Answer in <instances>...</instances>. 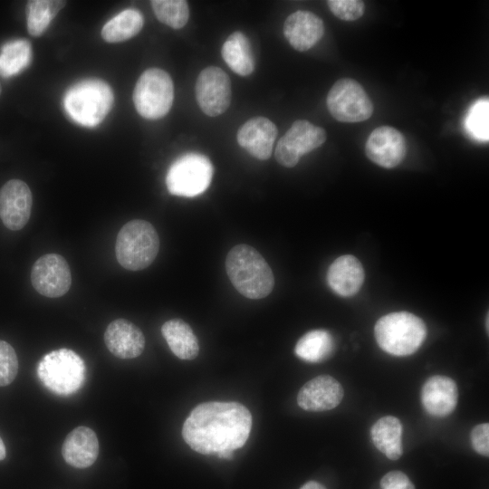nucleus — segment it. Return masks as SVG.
Returning <instances> with one entry per match:
<instances>
[{"instance_id": "nucleus-22", "label": "nucleus", "mask_w": 489, "mask_h": 489, "mask_svg": "<svg viewBox=\"0 0 489 489\" xmlns=\"http://www.w3.org/2000/svg\"><path fill=\"white\" fill-rule=\"evenodd\" d=\"M162 335L171 351L179 359L191 360L197 357L199 344L191 327L181 319H171L163 323Z\"/></svg>"}, {"instance_id": "nucleus-26", "label": "nucleus", "mask_w": 489, "mask_h": 489, "mask_svg": "<svg viewBox=\"0 0 489 489\" xmlns=\"http://www.w3.org/2000/svg\"><path fill=\"white\" fill-rule=\"evenodd\" d=\"M143 24V15L139 10L126 9L104 24L101 37L108 43L123 42L138 34Z\"/></svg>"}, {"instance_id": "nucleus-12", "label": "nucleus", "mask_w": 489, "mask_h": 489, "mask_svg": "<svg viewBox=\"0 0 489 489\" xmlns=\"http://www.w3.org/2000/svg\"><path fill=\"white\" fill-rule=\"evenodd\" d=\"M195 91L198 106L207 116H218L229 107L231 82L219 67L204 69L197 79Z\"/></svg>"}, {"instance_id": "nucleus-37", "label": "nucleus", "mask_w": 489, "mask_h": 489, "mask_svg": "<svg viewBox=\"0 0 489 489\" xmlns=\"http://www.w3.org/2000/svg\"><path fill=\"white\" fill-rule=\"evenodd\" d=\"M5 446L2 438L0 437V461L5 459Z\"/></svg>"}, {"instance_id": "nucleus-23", "label": "nucleus", "mask_w": 489, "mask_h": 489, "mask_svg": "<svg viewBox=\"0 0 489 489\" xmlns=\"http://www.w3.org/2000/svg\"><path fill=\"white\" fill-rule=\"evenodd\" d=\"M402 424L393 416L377 420L370 429V436L376 448L390 460H398L403 454L401 442Z\"/></svg>"}, {"instance_id": "nucleus-6", "label": "nucleus", "mask_w": 489, "mask_h": 489, "mask_svg": "<svg viewBox=\"0 0 489 489\" xmlns=\"http://www.w3.org/2000/svg\"><path fill=\"white\" fill-rule=\"evenodd\" d=\"M85 374L83 360L65 348L45 354L37 366L41 382L57 395L68 396L78 391L84 383Z\"/></svg>"}, {"instance_id": "nucleus-31", "label": "nucleus", "mask_w": 489, "mask_h": 489, "mask_svg": "<svg viewBox=\"0 0 489 489\" xmlns=\"http://www.w3.org/2000/svg\"><path fill=\"white\" fill-rule=\"evenodd\" d=\"M18 372V359L14 348L0 340V387L13 382Z\"/></svg>"}, {"instance_id": "nucleus-15", "label": "nucleus", "mask_w": 489, "mask_h": 489, "mask_svg": "<svg viewBox=\"0 0 489 489\" xmlns=\"http://www.w3.org/2000/svg\"><path fill=\"white\" fill-rule=\"evenodd\" d=\"M344 391L340 383L329 375H321L306 382L297 395V403L306 411L321 412L336 408Z\"/></svg>"}, {"instance_id": "nucleus-32", "label": "nucleus", "mask_w": 489, "mask_h": 489, "mask_svg": "<svg viewBox=\"0 0 489 489\" xmlns=\"http://www.w3.org/2000/svg\"><path fill=\"white\" fill-rule=\"evenodd\" d=\"M327 5L332 14L344 21H355L364 14L365 5L360 0H329Z\"/></svg>"}, {"instance_id": "nucleus-3", "label": "nucleus", "mask_w": 489, "mask_h": 489, "mask_svg": "<svg viewBox=\"0 0 489 489\" xmlns=\"http://www.w3.org/2000/svg\"><path fill=\"white\" fill-rule=\"evenodd\" d=\"M113 92L101 79H87L72 85L65 93L63 107L76 123L92 128L100 124L113 105Z\"/></svg>"}, {"instance_id": "nucleus-18", "label": "nucleus", "mask_w": 489, "mask_h": 489, "mask_svg": "<svg viewBox=\"0 0 489 489\" xmlns=\"http://www.w3.org/2000/svg\"><path fill=\"white\" fill-rule=\"evenodd\" d=\"M322 20L309 11L291 14L283 24V34L289 43L299 52L313 47L324 34Z\"/></svg>"}, {"instance_id": "nucleus-7", "label": "nucleus", "mask_w": 489, "mask_h": 489, "mask_svg": "<svg viewBox=\"0 0 489 489\" xmlns=\"http://www.w3.org/2000/svg\"><path fill=\"white\" fill-rule=\"evenodd\" d=\"M174 100V85L169 74L159 69L143 72L134 88L133 101L139 114L158 120L168 114Z\"/></svg>"}, {"instance_id": "nucleus-19", "label": "nucleus", "mask_w": 489, "mask_h": 489, "mask_svg": "<svg viewBox=\"0 0 489 489\" xmlns=\"http://www.w3.org/2000/svg\"><path fill=\"white\" fill-rule=\"evenodd\" d=\"M456 383L446 376L435 375L427 379L421 390V402L425 410L434 417L451 414L457 404Z\"/></svg>"}, {"instance_id": "nucleus-10", "label": "nucleus", "mask_w": 489, "mask_h": 489, "mask_svg": "<svg viewBox=\"0 0 489 489\" xmlns=\"http://www.w3.org/2000/svg\"><path fill=\"white\" fill-rule=\"evenodd\" d=\"M326 131L308 120H295L279 139L274 156L286 168L296 166L302 156L321 147L326 140Z\"/></svg>"}, {"instance_id": "nucleus-4", "label": "nucleus", "mask_w": 489, "mask_h": 489, "mask_svg": "<svg viewBox=\"0 0 489 489\" xmlns=\"http://www.w3.org/2000/svg\"><path fill=\"white\" fill-rule=\"evenodd\" d=\"M422 319L408 312H396L382 316L374 327L379 346L393 356H408L416 352L427 337Z\"/></svg>"}, {"instance_id": "nucleus-34", "label": "nucleus", "mask_w": 489, "mask_h": 489, "mask_svg": "<svg viewBox=\"0 0 489 489\" xmlns=\"http://www.w3.org/2000/svg\"><path fill=\"white\" fill-rule=\"evenodd\" d=\"M381 489H415L413 483L404 473L391 471L380 480Z\"/></svg>"}, {"instance_id": "nucleus-29", "label": "nucleus", "mask_w": 489, "mask_h": 489, "mask_svg": "<svg viewBox=\"0 0 489 489\" xmlns=\"http://www.w3.org/2000/svg\"><path fill=\"white\" fill-rule=\"evenodd\" d=\"M489 101L483 97L475 101L469 108L464 120L468 135L479 142L489 139Z\"/></svg>"}, {"instance_id": "nucleus-8", "label": "nucleus", "mask_w": 489, "mask_h": 489, "mask_svg": "<svg viewBox=\"0 0 489 489\" xmlns=\"http://www.w3.org/2000/svg\"><path fill=\"white\" fill-rule=\"evenodd\" d=\"M214 168L205 155L190 152L169 167L166 185L171 195L193 197L204 193L211 183Z\"/></svg>"}, {"instance_id": "nucleus-13", "label": "nucleus", "mask_w": 489, "mask_h": 489, "mask_svg": "<svg viewBox=\"0 0 489 489\" xmlns=\"http://www.w3.org/2000/svg\"><path fill=\"white\" fill-rule=\"evenodd\" d=\"M365 153L369 160L382 168H396L406 157V139L397 129L380 126L368 137Z\"/></svg>"}, {"instance_id": "nucleus-17", "label": "nucleus", "mask_w": 489, "mask_h": 489, "mask_svg": "<svg viewBox=\"0 0 489 489\" xmlns=\"http://www.w3.org/2000/svg\"><path fill=\"white\" fill-rule=\"evenodd\" d=\"M104 341L111 354L124 360L139 357L145 348L141 330L126 319H116L108 325Z\"/></svg>"}, {"instance_id": "nucleus-35", "label": "nucleus", "mask_w": 489, "mask_h": 489, "mask_svg": "<svg viewBox=\"0 0 489 489\" xmlns=\"http://www.w3.org/2000/svg\"><path fill=\"white\" fill-rule=\"evenodd\" d=\"M300 489H326L321 484L316 481L305 483Z\"/></svg>"}, {"instance_id": "nucleus-28", "label": "nucleus", "mask_w": 489, "mask_h": 489, "mask_svg": "<svg viewBox=\"0 0 489 489\" xmlns=\"http://www.w3.org/2000/svg\"><path fill=\"white\" fill-rule=\"evenodd\" d=\"M65 1L33 0L27 5V30L33 36H40L51 21L65 5Z\"/></svg>"}, {"instance_id": "nucleus-2", "label": "nucleus", "mask_w": 489, "mask_h": 489, "mask_svg": "<svg viewBox=\"0 0 489 489\" xmlns=\"http://www.w3.org/2000/svg\"><path fill=\"white\" fill-rule=\"evenodd\" d=\"M225 270L234 287L246 298L262 299L273 289L271 267L262 254L248 244L235 245L228 252Z\"/></svg>"}, {"instance_id": "nucleus-20", "label": "nucleus", "mask_w": 489, "mask_h": 489, "mask_svg": "<svg viewBox=\"0 0 489 489\" xmlns=\"http://www.w3.org/2000/svg\"><path fill=\"white\" fill-rule=\"evenodd\" d=\"M62 455L65 462L73 467L91 466L99 455V441L95 432L84 426L72 429L64 439Z\"/></svg>"}, {"instance_id": "nucleus-30", "label": "nucleus", "mask_w": 489, "mask_h": 489, "mask_svg": "<svg viewBox=\"0 0 489 489\" xmlns=\"http://www.w3.org/2000/svg\"><path fill=\"white\" fill-rule=\"evenodd\" d=\"M150 3L157 18L173 29H180L187 23L189 9L186 1L153 0Z\"/></svg>"}, {"instance_id": "nucleus-24", "label": "nucleus", "mask_w": 489, "mask_h": 489, "mask_svg": "<svg viewBox=\"0 0 489 489\" xmlns=\"http://www.w3.org/2000/svg\"><path fill=\"white\" fill-rule=\"evenodd\" d=\"M222 57L230 69L240 76H248L254 70V57L249 39L242 32H234L225 41Z\"/></svg>"}, {"instance_id": "nucleus-14", "label": "nucleus", "mask_w": 489, "mask_h": 489, "mask_svg": "<svg viewBox=\"0 0 489 489\" xmlns=\"http://www.w3.org/2000/svg\"><path fill=\"white\" fill-rule=\"evenodd\" d=\"M32 206V193L25 182L14 178L0 188V218L8 229H22L30 218Z\"/></svg>"}, {"instance_id": "nucleus-38", "label": "nucleus", "mask_w": 489, "mask_h": 489, "mask_svg": "<svg viewBox=\"0 0 489 489\" xmlns=\"http://www.w3.org/2000/svg\"><path fill=\"white\" fill-rule=\"evenodd\" d=\"M486 329L488 330V316L486 317Z\"/></svg>"}, {"instance_id": "nucleus-25", "label": "nucleus", "mask_w": 489, "mask_h": 489, "mask_svg": "<svg viewBox=\"0 0 489 489\" xmlns=\"http://www.w3.org/2000/svg\"><path fill=\"white\" fill-rule=\"evenodd\" d=\"M334 339L326 330H313L297 341L294 352L301 360L317 363L329 359L334 350Z\"/></svg>"}, {"instance_id": "nucleus-9", "label": "nucleus", "mask_w": 489, "mask_h": 489, "mask_svg": "<svg viewBox=\"0 0 489 489\" xmlns=\"http://www.w3.org/2000/svg\"><path fill=\"white\" fill-rule=\"evenodd\" d=\"M326 103L331 115L340 122L364 121L374 110L363 87L350 78L340 79L332 85Z\"/></svg>"}, {"instance_id": "nucleus-11", "label": "nucleus", "mask_w": 489, "mask_h": 489, "mask_svg": "<svg viewBox=\"0 0 489 489\" xmlns=\"http://www.w3.org/2000/svg\"><path fill=\"white\" fill-rule=\"evenodd\" d=\"M31 282L36 292L43 296L57 298L64 295L72 284L67 261L58 254L39 257L32 267Z\"/></svg>"}, {"instance_id": "nucleus-16", "label": "nucleus", "mask_w": 489, "mask_h": 489, "mask_svg": "<svg viewBox=\"0 0 489 489\" xmlns=\"http://www.w3.org/2000/svg\"><path fill=\"white\" fill-rule=\"evenodd\" d=\"M278 130L275 124L264 117L248 120L237 131L238 144L255 158L268 159L273 153Z\"/></svg>"}, {"instance_id": "nucleus-21", "label": "nucleus", "mask_w": 489, "mask_h": 489, "mask_svg": "<svg viewBox=\"0 0 489 489\" xmlns=\"http://www.w3.org/2000/svg\"><path fill=\"white\" fill-rule=\"evenodd\" d=\"M364 269L353 255L338 257L329 267L327 283L340 296L350 297L356 294L364 282Z\"/></svg>"}, {"instance_id": "nucleus-27", "label": "nucleus", "mask_w": 489, "mask_h": 489, "mask_svg": "<svg viewBox=\"0 0 489 489\" xmlns=\"http://www.w3.org/2000/svg\"><path fill=\"white\" fill-rule=\"evenodd\" d=\"M32 60L31 43L24 39L14 40L2 46L0 75L11 77L24 70Z\"/></svg>"}, {"instance_id": "nucleus-33", "label": "nucleus", "mask_w": 489, "mask_h": 489, "mask_svg": "<svg viewBox=\"0 0 489 489\" xmlns=\"http://www.w3.org/2000/svg\"><path fill=\"white\" fill-rule=\"evenodd\" d=\"M473 448L481 455H489V424L483 423L475 426L470 435Z\"/></svg>"}, {"instance_id": "nucleus-36", "label": "nucleus", "mask_w": 489, "mask_h": 489, "mask_svg": "<svg viewBox=\"0 0 489 489\" xmlns=\"http://www.w3.org/2000/svg\"><path fill=\"white\" fill-rule=\"evenodd\" d=\"M218 457L224 458V459H232L234 457L233 451L225 450V451H220L217 453Z\"/></svg>"}, {"instance_id": "nucleus-5", "label": "nucleus", "mask_w": 489, "mask_h": 489, "mask_svg": "<svg viewBox=\"0 0 489 489\" xmlns=\"http://www.w3.org/2000/svg\"><path fill=\"white\" fill-rule=\"evenodd\" d=\"M159 249V238L155 227L148 221L135 219L126 223L116 239L115 254L125 269L139 271L149 266Z\"/></svg>"}, {"instance_id": "nucleus-1", "label": "nucleus", "mask_w": 489, "mask_h": 489, "mask_svg": "<svg viewBox=\"0 0 489 489\" xmlns=\"http://www.w3.org/2000/svg\"><path fill=\"white\" fill-rule=\"evenodd\" d=\"M252 415L238 402L210 401L197 406L187 417L182 436L202 455L241 448L252 428Z\"/></svg>"}, {"instance_id": "nucleus-39", "label": "nucleus", "mask_w": 489, "mask_h": 489, "mask_svg": "<svg viewBox=\"0 0 489 489\" xmlns=\"http://www.w3.org/2000/svg\"><path fill=\"white\" fill-rule=\"evenodd\" d=\"M1 91H2V88H1V84H0V94H1Z\"/></svg>"}]
</instances>
